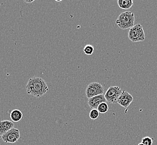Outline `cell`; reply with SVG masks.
<instances>
[{"label":"cell","instance_id":"cell-5","mask_svg":"<svg viewBox=\"0 0 157 145\" xmlns=\"http://www.w3.org/2000/svg\"><path fill=\"white\" fill-rule=\"evenodd\" d=\"M123 90L117 86H111L109 88L104 95L106 101L110 103L115 104L121 94Z\"/></svg>","mask_w":157,"mask_h":145},{"label":"cell","instance_id":"cell-10","mask_svg":"<svg viewBox=\"0 0 157 145\" xmlns=\"http://www.w3.org/2000/svg\"><path fill=\"white\" fill-rule=\"evenodd\" d=\"M23 114L21 110H14L11 112L10 114V117L13 122H18L22 118Z\"/></svg>","mask_w":157,"mask_h":145},{"label":"cell","instance_id":"cell-1","mask_svg":"<svg viewBox=\"0 0 157 145\" xmlns=\"http://www.w3.org/2000/svg\"><path fill=\"white\" fill-rule=\"evenodd\" d=\"M26 89L28 95L36 98L41 97L49 90L46 82L38 76H34L29 79Z\"/></svg>","mask_w":157,"mask_h":145},{"label":"cell","instance_id":"cell-14","mask_svg":"<svg viewBox=\"0 0 157 145\" xmlns=\"http://www.w3.org/2000/svg\"><path fill=\"white\" fill-rule=\"evenodd\" d=\"M100 112L97 109H92L90 112V118L92 120H96L99 117Z\"/></svg>","mask_w":157,"mask_h":145},{"label":"cell","instance_id":"cell-7","mask_svg":"<svg viewBox=\"0 0 157 145\" xmlns=\"http://www.w3.org/2000/svg\"><path fill=\"white\" fill-rule=\"evenodd\" d=\"M132 101L133 97L132 95L126 91H123L118 98L117 103L123 107L127 108L132 103Z\"/></svg>","mask_w":157,"mask_h":145},{"label":"cell","instance_id":"cell-11","mask_svg":"<svg viewBox=\"0 0 157 145\" xmlns=\"http://www.w3.org/2000/svg\"><path fill=\"white\" fill-rule=\"evenodd\" d=\"M117 2L120 8L123 9H130L133 5L132 0H118Z\"/></svg>","mask_w":157,"mask_h":145},{"label":"cell","instance_id":"cell-3","mask_svg":"<svg viewBox=\"0 0 157 145\" xmlns=\"http://www.w3.org/2000/svg\"><path fill=\"white\" fill-rule=\"evenodd\" d=\"M128 37L130 40L133 43L144 41L145 36L143 26L140 24H138L130 28Z\"/></svg>","mask_w":157,"mask_h":145},{"label":"cell","instance_id":"cell-8","mask_svg":"<svg viewBox=\"0 0 157 145\" xmlns=\"http://www.w3.org/2000/svg\"><path fill=\"white\" fill-rule=\"evenodd\" d=\"M106 102L107 101L104 95H98L88 99V104L91 108L97 109L101 103Z\"/></svg>","mask_w":157,"mask_h":145},{"label":"cell","instance_id":"cell-13","mask_svg":"<svg viewBox=\"0 0 157 145\" xmlns=\"http://www.w3.org/2000/svg\"><path fill=\"white\" fill-rule=\"evenodd\" d=\"M94 50V46L91 44L86 45L83 49V52L85 53V54L88 55H92Z\"/></svg>","mask_w":157,"mask_h":145},{"label":"cell","instance_id":"cell-12","mask_svg":"<svg viewBox=\"0 0 157 145\" xmlns=\"http://www.w3.org/2000/svg\"><path fill=\"white\" fill-rule=\"evenodd\" d=\"M97 110L100 113H105L109 110V106L106 102L102 103L98 106Z\"/></svg>","mask_w":157,"mask_h":145},{"label":"cell","instance_id":"cell-17","mask_svg":"<svg viewBox=\"0 0 157 145\" xmlns=\"http://www.w3.org/2000/svg\"><path fill=\"white\" fill-rule=\"evenodd\" d=\"M138 145H144L143 143H139Z\"/></svg>","mask_w":157,"mask_h":145},{"label":"cell","instance_id":"cell-9","mask_svg":"<svg viewBox=\"0 0 157 145\" xmlns=\"http://www.w3.org/2000/svg\"><path fill=\"white\" fill-rule=\"evenodd\" d=\"M14 128V124L13 122L8 120H4L0 121V137L5 133L9 131L10 130Z\"/></svg>","mask_w":157,"mask_h":145},{"label":"cell","instance_id":"cell-15","mask_svg":"<svg viewBox=\"0 0 157 145\" xmlns=\"http://www.w3.org/2000/svg\"><path fill=\"white\" fill-rule=\"evenodd\" d=\"M153 141V139H151L148 136H147L142 139L141 143L144 145H152Z\"/></svg>","mask_w":157,"mask_h":145},{"label":"cell","instance_id":"cell-16","mask_svg":"<svg viewBox=\"0 0 157 145\" xmlns=\"http://www.w3.org/2000/svg\"><path fill=\"white\" fill-rule=\"evenodd\" d=\"M24 2L27 3H32L34 2V0H32V1H29V0L26 1V0H25V1H24Z\"/></svg>","mask_w":157,"mask_h":145},{"label":"cell","instance_id":"cell-6","mask_svg":"<svg viewBox=\"0 0 157 145\" xmlns=\"http://www.w3.org/2000/svg\"><path fill=\"white\" fill-rule=\"evenodd\" d=\"M0 138L2 139L5 143H14L17 142L20 138V132L19 129L13 128V129L10 130L9 131L1 136Z\"/></svg>","mask_w":157,"mask_h":145},{"label":"cell","instance_id":"cell-2","mask_svg":"<svg viewBox=\"0 0 157 145\" xmlns=\"http://www.w3.org/2000/svg\"><path fill=\"white\" fill-rule=\"evenodd\" d=\"M135 15L129 11L121 13L116 20V24L122 30L132 28L134 26Z\"/></svg>","mask_w":157,"mask_h":145},{"label":"cell","instance_id":"cell-4","mask_svg":"<svg viewBox=\"0 0 157 145\" xmlns=\"http://www.w3.org/2000/svg\"><path fill=\"white\" fill-rule=\"evenodd\" d=\"M85 93L86 97L88 99L96 95H103L104 93V87L99 83L93 82L87 85Z\"/></svg>","mask_w":157,"mask_h":145}]
</instances>
